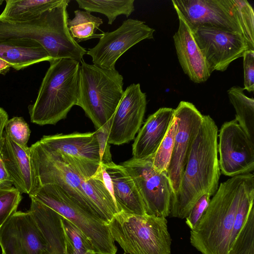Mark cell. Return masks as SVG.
Listing matches in <instances>:
<instances>
[{"label": "cell", "mask_w": 254, "mask_h": 254, "mask_svg": "<svg viewBox=\"0 0 254 254\" xmlns=\"http://www.w3.org/2000/svg\"><path fill=\"white\" fill-rule=\"evenodd\" d=\"M174 8L179 21L173 40L180 64L192 81L196 83L204 82L210 77L211 73L189 23L180 11Z\"/></svg>", "instance_id": "ac0fdd59"}, {"label": "cell", "mask_w": 254, "mask_h": 254, "mask_svg": "<svg viewBox=\"0 0 254 254\" xmlns=\"http://www.w3.org/2000/svg\"><path fill=\"white\" fill-rule=\"evenodd\" d=\"M0 59L8 63L16 70L41 62L52 61L44 47L33 40L0 43Z\"/></svg>", "instance_id": "7402d4cb"}, {"label": "cell", "mask_w": 254, "mask_h": 254, "mask_svg": "<svg viewBox=\"0 0 254 254\" xmlns=\"http://www.w3.org/2000/svg\"><path fill=\"white\" fill-rule=\"evenodd\" d=\"M101 164L110 177L113 197L119 212L139 215L146 214L136 185L124 167L113 162L106 165Z\"/></svg>", "instance_id": "ffe728a7"}, {"label": "cell", "mask_w": 254, "mask_h": 254, "mask_svg": "<svg viewBox=\"0 0 254 254\" xmlns=\"http://www.w3.org/2000/svg\"><path fill=\"white\" fill-rule=\"evenodd\" d=\"M8 120V116L6 112L0 107V143L3 137L5 125Z\"/></svg>", "instance_id": "74e56055"}, {"label": "cell", "mask_w": 254, "mask_h": 254, "mask_svg": "<svg viewBox=\"0 0 254 254\" xmlns=\"http://www.w3.org/2000/svg\"><path fill=\"white\" fill-rule=\"evenodd\" d=\"M177 126V119L174 115L166 134L154 154L153 167L158 173L167 172L173 150Z\"/></svg>", "instance_id": "4316f807"}, {"label": "cell", "mask_w": 254, "mask_h": 254, "mask_svg": "<svg viewBox=\"0 0 254 254\" xmlns=\"http://www.w3.org/2000/svg\"><path fill=\"white\" fill-rule=\"evenodd\" d=\"M178 121L173 150L167 173L173 194L178 191L192 143L203 120V115L191 103L181 101L174 109Z\"/></svg>", "instance_id": "4fadbf2b"}, {"label": "cell", "mask_w": 254, "mask_h": 254, "mask_svg": "<svg viewBox=\"0 0 254 254\" xmlns=\"http://www.w3.org/2000/svg\"><path fill=\"white\" fill-rule=\"evenodd\" d=\"M108 226L113 240L126 254H171L172 239L166 218L120 212Z\"/></svg>", "instance_id": "5b68a950"}, {"label": "cell", "mask_w": 254, "mask_h": 254, "mask_svg": "<svg viewBox=\"0 0 254 254\" xmlns=\"http://www.w3.org/2000/svg\"><path fill=\"white\" fill-rule=\"evenodd\" d=\"M218 136L219 166L222 174L232 177L254 171V142L235 119L221 126Z\"/></svg>", "instance_id": "7c38bea8"}, {"label": "cell", "mask_w": 254, "mask_h": 254, "mask_svg": "<svg viewBox=\"0 0 254 254\" xmlns=\"http://www.w3.org/2000/svg\"><path fill=\"white\" fill-rule=\"evenodd\" d=\"M50 64L35 102L28 106L31 122L40 126L65 119L79 95L80 62L62 59Z\"/></svg>", "instance_id": "3957f363"}, {"label": "cell", "mask_w": 254, "mask_h": 254, "mask_svg": "<svg viewBox=\"0 0 254 254\" xmlns=\"http://www.w3.org/2000/svg\"><path fill=\"white\" fill-rule=\"evenodd\" d=\"M2 254H44L46 242L31 212L16 211L0 229Z\"/></svg>", "instance_id": "9a60e30c"}, {"label": "cell", "mask_w": 254, "mask_h": 254, "mask_svg": "<svg viewBox=\"0 0 254 254\" xmlns=\"http://www.w3.org/2000/svg\"><path fill=\"white\" fill-rule=\"evenodd\" d=\"M218 128L209 115H203L192 143L177 193L172 194L169 216L186 219L204 194L213 195L219 187Z\"/></svg>", "instance_id": "6da1fadb"}, {"label": "cell", "mask_w": 254, "mask_h": 254, "mask_svg": "<svg viewBox=\"0 0 254 254\" xmlns=\"http://www.w3.org/2000/svg\"><path fill=\"white\" fill-rule=\"evenodd\" d=\"M244 37L249 50L254 51V13L250 3L246 0H233Z\"/></svg>", "instance_id": "4dcf8cb0"}, {"label": "cell", "mask_w": 254, "mask_h": 254, "mask_svg": "<svg viewBox=\"0 0 254 254\" xmlns=\"http://www.w3.org/2000/svg\"><path fill=\"white\" fill-rule=\"evenodd\" d=\"M243 87L234 86L227 93L236 111L235 119L249 137L254 142V99L247 96Z\"/></svg>", "instance_id": "cb8c5ba5"}, {"label": "cell", "mask_w": 254, "mask_h": 254, "mask_svg": "<svg viewBox=\"0 0 254 254\" xmlns=\"http://www.w3.org/2000/svg\"><path fill=\"white\" fill-rule=\"evenodd\" d=\"M189 25L211 73L224 71L249 49L241 33L209 26Z\"/></svg>", "instance_id": "30bf717a"}, {"label": "cell", "mask_w": 254, "mask_h": 254, "mask_svg": "<svg viewBox=\"0 0 254 254\" xmlns=\"http://www.w3.org/2000/svg\"><path fill=\"white\" fill-rule=\"evenodd\" d=\"M29 196L49 207L73 224L91 244L95 254H116L117 248L108 225L60 186L42 185Z\"/></svg>", "instance_id": "8992f818"}, {"label": "cell", "mask_w": 254, "mask_h": 254, "mask_svg": "<svg viewBox=\"0 0 254 254\" xmlns=\"http://www.w3.org/2000/svg\"></svg>", "instance_id": "b9f144b4"}, {"label": "cell", "mask_w": 254, "mask_h": 254, "mask_svg": "<svg viewBox=\"0 0 254 254\" xmlns=\"http://www.w3.org/2000/svg\"><path fill=\"white\" fill-rule=\"evenodd\" d=\"M39 141L85 180L92 177L101 168L99 145L95 131L44 135Z\"/></svg>", "instance_id": "9c48e42d"}, {"label": "cell", "mask_w": 254, "mask_h": 254, "mask_svg": "<svg viewBox=\"0 0 254 254\" xmlns=\"http://www.w3.org/2000/svg\"><path fill=\"white\" fill-rule=\"evenodd\" d=\"M3 2V0H0V5L2 4Z\"/></svg>", "instance_id": "60d3db41"}, {"label": "cell", "mask_w": 254, "mask_h": 254, "mask_svg": "<svg viewBox=\"0 0 254 254\" xmlns=\"http://www.w3.org/2000/svg\"><path fill=\"white\" fill-rule=\"evenodd\" d=\"M62 222L66 243V254H83L93 252L91 244L82 233L68 220L62 217Z\"/></svg>", "instance_id": "f546056e"}, {"label": "cell", "mask_w": 254, "mask_h": 254, "mask_svg": "<svg viewBox=\"0 0 254 254\" xmlns=\"http://www.w3.org/2000/svg\"><path fill=\"white\" fill-rule=\"evenodd\" d=\"M74 17L68 19L67 26L69 33L78 44L93 38H100L102 34H96L103 20L86 10H76Z\"/></svg>", "instance_id": "d4e9b609"}, {"label": "cell", "mask_w": 254, "mask_h": 254, "mask_svg": "<svg viewBox=\"0 0 254 254\" xmlns=\"http://www.w3.org/2000/svg\"><path fill=\"white\" fill-rule=\"evenodd\" d=\"M65 0H6L0 18L25 21L37 18Z\"/></svg>", "instance_id": "603a6c76"}, {"label": "cell", "mask_w": 254, "mask_h": 254, "mask_svg": "<svg viewBox=\"0 0 254 254\" xmlns=\"http://www.w3.org/2000/svg\"><path fill=\"white\" fill-rule=\"evenodd\" d=\"M254 177L248 183L239 203L231 235L230 248L244 225L251 209L254 206Z\"/></svg>", "instance_id": "f1b7e54d"}, {"label": "cell", "mask_w": 254, "mask_h": 254, "mask_svg": "<svg viewBox=\"0 0 254 254\" xmlns=\"http://www.w3.org/2000/svg\"><path fill=\"white\" fill-rule=\"evenodd\" d=\"M191 26H209L243 34L233 0H173Z\"/></svg>", "instance_id": "5bb4252c"}, {"label": "cell", "mask_w": 254, "mask_h": 254, "mask_svg": "<svg viewBox=\"0 0 254 254\" xmlns=\"http://www.w3.org/2000/svg\"><path fill=\"white\" fill-rule=\"evenodd\" d=\"M11 186H13L12 182L5 168L0 152V188Z\"/></svg>", "instance_id": "8d00e7d4"}, {"label": "cell", "mask_w": 254, "mask_h": 254, "mask_svg": "<svg viewBox=\"0 0 254 254\" xmlns=\"http://www.w3.org/2000/svg\"><path fill=\"white\" fill-rule=\"evenodd\" d=\"M153 156L141 160L131 158L121 165L133 179L146 214L166 218L169 216L172 188L167 172L158 173L154 169Z\"/></svg>", "instance_id": "ba28073f"}, {"label": "cell", "mask_w": 254, "mask_h": 254, "mask_svg": "<svg viewBox=\"0 0 254 254\" xmlns=\"http://www.w3.org/2000/svg\"><path fill=\"white\" fill-rule=\"evenodd\" d=\"M209 194H203L196 202L186 218V223L193 230L205 213L210 201Z\"/></svg>", "instance_id": "836d02e7"}, {"label": "cell", "mask_w": 254, "mask_h": 254, "mask_svg": "<svg viewBox=\"0 0 254 254\" xmlns=\"http://www.w3.org/2000/svg\"><path fill=\"white\" fill-rule=\"evenodd\" d=\"M4 132L15 143L27 146L31 131L28 124L22 117H15L7 121Z\"/></svg>", "instance_id": "d6a6232c"}, {"label": "cell", "mask_w": 254, "mask_h": 254, "mask_svg": "<svg viewBox=\"0 0 254 254\" xmlns=\"http://www.w3.org/2000/svg\"><path fill=\"white\" fill-rule=\"evenodd\" d=\"M154 32L144 22L129 18L116 30L102 33L97 44L86 54L92 58L93 64L115 69L117 61L124 53L142 40L153 39Z\"/></svg>", "instance_id": "8fae6325"}, {"label": "cell", "mask_w": 254, "mask_h": 254, "mask_svg": "<svg viewBox=\"0 0 254 254\" xmlns=\"http://www.w3.org/2000/svg\"><path fill=\"white\" fill-rule=\"evenodd\" d=\"M228 254H254V207Z\"/></svg>", "instance_id": "83f0119b"}, {"label": "cell", "mask_w": 254, "mask_h": 254, "mask_svg": "<svg viewBox=\"0 0 254 254\" xmlns=\"http://www.w3.org/2000/svg\"><path fill=\"white\" fill-rule=\"evenodd\" d=\"M0 152L13 186L21 194L29 195L38 188L30 147L17 144L4 131L0 143Z\"/></svg>", "instance_id": "e0dca14e"}, {"label": "cell", "mask_w": 254, "mask_h": 254, "mask_svg": "<svg viewBox=\"0 0 254 254\" xmlns=\"http://www.w3.org/2000/svg\"><path fill=\"white\" fill-rule=\"evenodd\" d=\"M76 105L90 119L96 130L110 123L123 97V77L116 69L80 62Z\"/></svg>", "instance_id": "277c9868"}, {"label": "cell", "mask_w": 254, "mask_h": 254, "mask_svg": "<svg viewBox=\"0 0 254 254\" xmlns=\"http://www.w3.org/2000/svg\"><path fill=\"white\" fill-rule=\"evenodd\" d=\"M30 148L38 187L46 184L60 186L69 196L99 218L82 188L85 179L39 140L33 144Z\"/></svg>", "instance_id": "52a82bcc"}, {"label": "cell", "mask_w": 254, "mask_h": 254, "mask_svg": "<svg viewBox=\"0 0 254 254\" xmlns=\"http://www.w3.org/2000/svg\"><path fill=\"white\" fill-rule=\"evenodd\" d=\"M76 1L80 8L105 15L110 25L118 16L125 15L128 17L134 11V0H76Z\"/></svg>", "instance_id": "484cf974"}, {"label": "cell", "mask_w": 254, "mask_h": 254, "mask_svg": "<svg viewBox=\"0 0 254 254\" xmlns=\"http://www.w3.org/2000/svg\"><path fill=\"white\" fill-rule=\"evenodd\" d=\"M30 198L29 210L32 214L46 242L44 254H66L62 216L36 199Z\"/></svg>", "instance_id": "44dd1931"}, {"label": "cell", "mask_w": 254, "mask_h": 254, "mask_svg": "<svg viewBox=\"0 0 254 254\" xmlns=\"http://www.w3.org/2000/svg\"><path fill=\"white\" fill-rule=\"evenodd\" d=\"M254 177L248 173L220 183L208 206L191 230V245L202 254H228L236 212L247 185Z\"/></svg>", "instance_id": "7a4b0ae2"}, {"label": "cell", "mask_w": 254, "mask_h": 254, "mask_svg": "<svg viewBox=\"0 0 254 254\" xmlns=\"http://www.w3.org/2000/svg\"><path fill=\"white\" fill-rule=\"evenodd\" d=\"M244 89L249 92L254 91V51L247 50L243 55Z\"/></svg>", "instance_id": "d590c367"}, {"label": "cell", "mask_w": 254, "mask_h": 254, "mask_svg": "<svg viewBox=\"0 0 254 254\" xmlns=\"http://www.w3.org/2000/svg\"><path fill=\"white\" fill-rule=\"evenodd\" d=\"M146 104V94L139 83L127 87L112 117L108 135L110 144L119 145L134 138L142 124Z\"/></svg>", "instance_id": "2e32d148"}, {"label": "cell", "mask_w": 254, "mask_h": 254, "mask_svg": "<svg viewBox=\"0 0 254 254\" xmlns=\"http://www.w3.org/2000/svg\"><path fill=\"white\" fill-rule=\"evenodd\" d=\"M111 122L112 121L103 128L97 129L95 131L99 145L100 163L104 165L113 162L110 143L108 142V135Z\"/></svg>", "instance_id": "e575fe53"}, {"label": "cell", "mask_w": 254, "mask_h": 254, "mask_svg": "<svg viewBox=\"0 0 254 254\" xmlns=\"http://www.w3.org/2000/svg\"><path fill=\"white\" fill-rule=\"evenodd\" d=\"M83 254H95L94 252L92 251H88Z\"/></svg>", "instance_id": "ab89813d"}, {"label": "cell", "mask_w": 254, "mask_h": 254, "mask_svg": "<svg viewBox=\"0 0 254 254\" xmlns=\"http://www.w3.org/2000/svg\"><path fill=\"white\" fill-rule=\"evenodd\" d=\"M12 66L7 62L0 59V74H5Z\"/></svg>", "instance_id": "f35d334b"}, {"label": "cell", "mask_w": 254, "mask_h": 254, "mask_svg": "<svg viewBox=\"0 0 254 254\" xmlns=\"http://www.w3.org/2000/svg\"><path fill=\"white\" fill-rule=\"evenodd\" d=\"M21 193L13 186L0 188V229L17 211Z\"/></svg>", "instance_id": "1f68e13d"}, {"label": "cell", "mask_w": 254, "mask_h": 254, "mask_svg": "<svg viewBox=\"0 0 254 254\" xmlns=\"http://www.w3.org/2000/svg\"><path fill=\"white\" fill-rule=\"evenodd\" d=\"M174 109L161 108L148 116L132 144L133 159L141 160L154 154L166 134Z\"/></svg>", "instance_id": "d6986e66"}]
</instances>
